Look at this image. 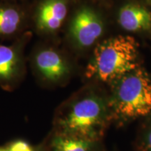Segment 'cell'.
I'll return each instance as SVG.
<instances>
[{
    "label": "cell",
    "instance_id": "obj_16",
    "mask_svg": "<svg viewBox=\"0 0 151 151\" xmlns=\"http://www.w3.org/2000/svg\"><path fill=\"white\" fill-rule=\"evenodd\" d=\"M35 151H39V150H35Z\"/></svg>",
    "mask_w": 151,
    "mask_h": 151
},
{
    "label": "cell",
    "instance_id": "obj_2",
    "mask_svg": "<svg viewBox=\"0 0 151 151\" xmlns=\"http://www.w3.org/2000/svg\"><path fill=\"white\" fill-rule=\"evenodd\" d=\"M138 43L129 36H117L99 43L86 66L88 80L113 83L139 67Z\"/></svg>",
    "mask_w": 151,
    "mask_h": 151
},
{
    "label": "cell",
    "instance_id": "obj_14",
    "mask_svg": "<svg viewBox=\"0 0 151 151\" xmlns=\"http://www.w3.org/2000/svg\"><path fill=\"white\" fill-rule=\"evenodd\" d=\"M0 151H9V149L6 147H0Z\"/></svg>",
    "mask_w": 151,
    "mask_h": 151
},
{
    "label": "cell",
    "instance_id": "obj_5",
    "mask_svg": "<svg viewBox=\"0 0 151 151\" xmlns=\"http://www.w3.org/2000/svg\"><path fill=\"white\" fill-rule=\"evenodd\" d=\"M34 34L28 31L9 44L0 42V88L11 90L22 83L27 74L25 49Z\"/></svg>",
    "mask_w": 151,
    "mask_h": 151
},
{
    "label": "cell",
    "instance_id": "obj_3",
    "mask_svg": "<svg viewBox=\"0 0 151 151\" xmlns=\"http://www.w3.org/2000/svg\"><path fill=\"white\" fill-rule=\"evenodd\" d=\"M109 97L113 121L123 124L151 115V77L138 67L113 83Z\"/></svg>",
    "mask_w": 151,
    "mask_h": 151
},
{
    "label": "cell",
    "instance_id": "obj_6",
    "mask_svg": "<svg viewBox=\"0 0 151 151\" xmlns=\"http://www.w3.org/2000/svg\"><path fill=\"white\" fill-rule=\"evenodd\" d=\"M99 13L88 4L79 6L69 19L67 39L76 50H86L97 42L104 32Z\"/></svg>",
    "mask_w": 151,
    "mask_h": 151
},
{
    "label": "cell",
    "instance_id": "obj_10",
    "mask_svg": "<svg viewBox=\"0 0 151 151\" xmlns=\"http://www.w3.org/2000/svg\"><path fill=\"white\" fill-rule=\"evenodd\" d=\"M46 151H104L101 141H94L60 133L52 130Z\"/></svg>",
    "mask_w": 151,
    "mask_h": 151
},
{
    "label": "cell",
    "instance_id": "obj_9",
    "mask_svg": "<svg viewBox=\"0 0 151 151\" xmlns=\"http://www.w3.org/2000/svg\"><path fill=\"white\" fill-rule=\"evenodd\" d=\"M118 21L126 31L131 32L149 31L151 29V12L142 4L129 2L119 10Z\"/></svg>",
    "mask_w": 151,
    "mask_h": 151
},
{
    "label": "cell",
    "instance_id": "obj_13",
    "mask_svg": "<svg viewBox=\"0 0 151 151\" xmlns=\"http://www.w3.org/2000/svg\"><path fill=\"white\" fill-rule=\"evenodd\" d=\"M35 0H0V1H8V2H15V3H22V4H28L32 3Z\"/></svg>",
    "mask_w": 151,
    "mask_h": 151
},
{
    "label": "cell",
    "instance_id": "obj_4",
    "mask_svg": "<svg viewBox=\"0 0 151 151\" xmlns=\"http://www.w3.org/2000/svg\"><path fill=\"white\" fill-rule=\"evenodd\" d=\"M34 78L43 88H51L65 83L73 73L70 60L51 40H43L35 45L28 57Z\"/></svg>",
    "mask_w": 151,
    "mask_h": 151
},
{
    "label": "cell",
    "instance_id": "obj_8",
    "mask_svg": "<svg viewBox=\"0 0 151 151\" xmlns=\"http://www.w3.org/2000/svg\"><path fill=\"white\" fill-rule=\"evenodd\" d=\"M32 3L0 1V42L14 41L31 31Z\"/></svg>",
    "mask_w": 151,
    "mask_h": 151
},
{
    "label": "cell",
    "instance_id": "obj_1",
    "mask_svg": "<svg viewBox=\"0 0 151 151\" xmlns=\"http://www.w3.org/2000/svg\"><path fill=\"white\" fill-rule=\"evenodd\" d=\"M112 121L109 97L92 87H86L73 94L57 109L53 131L101 141Z\"/></svg>",
    "mask_w": 151,
    "mask_h": 151
},
{
    "label": "cell",
    "instance_id": "obj_11",
    "mask_svg": "<svg viewBox=\"0 0 151 151\" xmlns=\"http://www.w3.org/2000/svg\"><path fill=\"white\" fill-rule=\"evenodd\" d=\"M143 125L138 138V148L140 151H151V115Z\"/></svg>",
    "mask_w": 151,
    "mask_h": 151
},
{
    "label": "cell",
    "instance_id": "obj_12",
    "mask_svg": "<svg viewBox=\"0 0 151 151\" xmlns=\"http://www.w3.org/2000/svg\"><path fill=\"white\" fill-rule=\"evenodd\" d=\"M9 151H35L33 146L23 140H16L6 146Z\"/></svg>",
    "mask_w": 151,
    "mask_h": 151
},
{
    "label": "cell",
    "instance_id": "obj_7",
    "mask_svg": "<svg viewBox=\"0 0 151 151\" xmlns=\"http://www.w3.org/2000/svg\"><path fill=\"white\" fill-rule=\"evenodd\" d=\"M69 0H35L31 4V31L43 40H52L69 14Z\"/></svg>",
    "mask_w": 151,
    "mask_h": 151
},
{
    "label": "cell",
    "instance_id": "obj_15",
    "mask_svg": "<svg viewBox=\"0 0 151 151\" xmlns=\"http://www.w3.org/2000/svg\"><path fill=\"white\" fill-rule=\"evenodd\" d=\"M146 4L151 6V0H146Z\"/></svg>",
    "mask_w": 151,
    "mask_h": 151
}]
</instances>
